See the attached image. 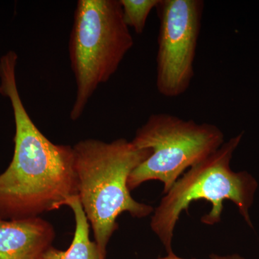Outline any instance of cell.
Segmentation results:
<instances>
[{
	"instance_id": "6da1fadb",
	"label": "cell",
	"mask_w": 259,
	"mask_h": 259,
	"mask_svg": "<svg viewBox=\"0 0 259 259\" xmlns=\"http://www.w3.org/2000/svg\"><path fill=\"white\" fill-rule=\"evenodd\" d=\"M17 62L0 61V95L9 99L15 124L14 153L0 175V218L25 219L60 208L78 196L73 147L51 142L22 101Z\"/></svg>"
},
{
	"instance_id": "7a4b0ae2",
	"label": "cell",
	"mask_w": 259,
	"mask_h": 259,
	"mask_svg": "<svg viewBox=\"0 0 259 259\" xmlns=\"http://www.w3.org/2000/svg\"><path fill=\"white\" fill-rule=\"evenodd\" d=\"M73 151L78 197L105 259L107 245L118 228L117 219L122 213L143 218L154 211L152 206L135 200L127 187L130 175L151 151L119 139L110 143L83 140L73 146Z\"/></svg>"
},
{
	"instance_id": "3957f363",
	"label": "cell",
	"mask_w": 259,
	"mask_h": 259,
	"mask_svg": "<svg viewBox=\"0 0 259 259\" xmlns=\"http://www.w3.org/2000/svg\"><path fill=\"white\" fill-rule=\"evenodd\" d=\"M243 132L231 138L203 161L191 167L165 194L151 218V228L163 243L167 256H177L172 250L175 227L181 214L195 201H207L212 208L201 222L214 226L221 221L223 201L233 202L250 228H253L250 209L254 202L258 183L247 171H234L231 167L233 153L241 144Z\"/></svg>"
},
{
	"instance_id": "277c9868",
	"label": "cell",
	"mask_w": 259,
	"mask_h": 259,
	"mask_svg": "<svg viewBox=\"0 0 259 259\" xmlns=\"http://www.w3.org/2000/svg\"><path fill=\"white\" fill-rule=\"evenodd\" d=\"M134 45L120 0H79L69 52L76 84L71 120H79L100 84L115 74Z\"/></svg>"
},
{
	"instance_id": "5b68a950",
	"label": "cell",
	"mask_w": 259,
	"mask_h": 259,
	"mask_svg": "<svg viewBox=\"0 0 259 259\" xmlns=\"http://www.w3.org/2000/svg\"><path fill=\"white\" fill-rule=\"evenodd\" d=\"M131 141L137 148L151 150V153L130 175L129 190L148 181L158 180L163 182V193L166 194L187 168L217 151L224 144L225 136L213 124L159 112L150 115Z\"/></svg>"
},
{
	"instance_id": "8992f818",
	"label": "cell",
	"mask_w": 259,
	"mask_h": 259,
	"mask_svg": "<svg viewBox=\"0 0 259 259\" xmlns=\"http://www.w3.org/2000/svg\"><path fill=\"white\" fill-rule=\"evenodd\" d=\"M204 7L202 0H160L156 86L161 96L175 98L190 88Z\"/></svg>"
},
{
	"instance_id": "52a82bcc",
	"label": "cell",
	"mask_w": 259,
	"mask_h": 259,
	"mask_svg": "<svg viewBox=\"0 0 259 259\" xmlns=\"http://www.w3.org/2000/svg\"><path fill=\"white\" fill-rule=\"evenodd\" d=\"M54 237V227L42 218H0V259H40Z\"/></svg>"
},
{
	"instance_id": "ba28073f",
	"label": "cell",
	"mask_w": 259,
	"mask_h": 259,
	"mask_svg": "<svg viewBox=\"0 0 259 259\" xmlns=\"http://www.w3.org/2000/svg\"><path fill=\"white\" fill-rule=\"evenodd\" d=\"M74 214L76 228L73 241L66 250L51 246L40 259H105L102 257L96 242L90 238V223L78 196L66 202Z\"/></svg>"
},
{
	"instance_id": "9c48e42d",
	"label": "cell",
	"mask_w": 259,
	"mask_h": 259,
	"mask_svg": "<svg viewBox=\"0 0 259 259\" xmlns=\"http://www.w3.org/2000/svg\"><path fill=\"white\" fill-rule=\"evenodd\" d=\"M124 21L136 34H142L150 13L157 8L160 0H120Z\"/></svg>"
},
{
	"instance_id": "30bf717a",
	"label": "cell",
	"mask_w": 259,
	"mask_h": 259,
	"mask_svg": "<svg viewBox=\"0 0 259 259\" xmlns=\"http://www.w3.org/2000/svg\"><path fill=\"white\" fill-rule=\"evenodd\" d=\"M209 258L210 259H246L244 258V257L242 256V255L239 254H237V253H234V254L231 255H221L218 254H211L209 255ZM173 259H184L179 258V257H175Z\"/></svg>"
}]
</instances>
